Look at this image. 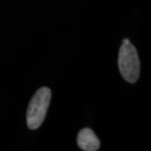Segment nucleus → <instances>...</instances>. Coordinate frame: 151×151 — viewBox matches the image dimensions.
Here are the masks:
<instances>
[{"label":"nucleus","mask_w":151,"mask_h":151,"mask_svg":"<svg viewBox=\"0 0 151 151\" xmlns=\"http://www.w3.org/2000/svg\"><path fill=\"white\" fill-rule=\"evenodd\" d=\"M51 97L48 87H41L34 94L28 106L26 120L30 129H38L45 120Z\"/></svg>","instance_id":"1"},{"label":"nucleus","mask_w":151,"mask_h":151,"mask_svg":"<svg viewBox=\"0 0 151 151\" xmlns=\"http://www.w3.org/2000/svg\"><path fill=\"white\" fill-rule=\"evenodd\" d=\"M77 145L85 151H96L100 148V140L92 129L85 128L77 135Z\"/></svg>","instance_id":"3"},{"label":"nucleus","mask_w":151,"mask_h":151,"mask_svg":"<svg viewBox=\"0 0 151 151\" xmlns=\"http://www.w3.org/2000/svg\"><path fill=\"white\" fill-rule=\"evenodd\" d=\"M128 43H130V41L129 39H124V40H123V44H128Z\"/></svg>","instance_id":"4"},{"label":"nucleus","mask_w":151,"mask_h":151,"mask_svg":"<svg viewBox=\"0 0 151 151\" xmlns=\"http://www.w3.org/2000/svg\"><path fill=\"white\" fill-rule=\"evenodd\" d=\"M119 68L124 80L130 83L138 81L140 73V61L136 48L131 43L122 44L120 47Z\"/></svg>","instance_id":"2"}]
</instances>
